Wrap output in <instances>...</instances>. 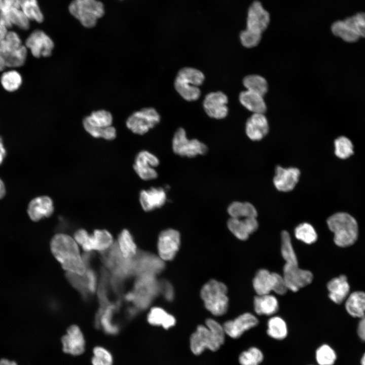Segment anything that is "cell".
I'll return each instance as SVG.
<instances>
[{
    "instance_id": "6da1fadb",
    "label": "cell",
    "mask_w": 365,
    "mask_h": 365,
    "mask_svg": "<svg viewBox=\"0 0 365 365\" xmlns=\"http://www.w3.org/2000/svg\"><path fill=\"white\" fill-rule=\"evenodd\" d=\"M50 249L53 256L67 272L84 275L87 266L74 237L65 233H57L51 240Z\"/></svg>"
},
{
    "instance_id": "7a4b0ae2",
    "label": "cell",
    "mask_w": 365,
    "mask_h": 365,
    "mask_svg": "<svg viewBox=\"0 0 365 365\" xmlns=\"http://www.w3.org/2000/svg\"><path fill=\"white\" fill-rule=\"evenodd\" d=\"M329 229L334 233L335 244L347 247L354 243L358 234L355 219L346 212H340L330 216L326 221Z\"/></svg>"
},
{
    "instance_id": "3957f363",
    "label": "cell",
    "mask_w": 365,
    "mask_h": 365,
    "mask_svg": "<svg viewBox=\"0 0 365 365\" xmlns=\"http://www.w3.org/2000/svg\"><path fill=\"white\" fill-rule=\"evenodd\" d=\"M205 80L204 74L198 69L186 67L180 69L174 80V88L186 100H197L201 95L199 86Z\"/></svg>"
},
{
    "instance_id": "277c9868",
    "label": "cell",
    "mask_w": 365,
    "mask_h": 365,
    "mask_svg": "<svg viewBox=\"0 0 365 365\" xmlns=\"http://www.w3.org/2000/svg\"><path fill=\"white\" fill-rule=\"evenodd\" d=\"M200 294L206 308L212 314L221 316L227 312L229 299L225 284L211 280L203 286Z\"/></svg>"
},
{
    "instance_id": "5b68a950",
    "label": "cell",
    "mask_w": 365,
    "mask_h": 365,
    "mask_svg": "<svg viewBox=\"0 0 365 365\" xmlns=\"http://www.w3.org/2000/svg\"><path fill=\"white\" fill-rule=\"evenodd\" d=\"M70 13L87 28L94 27L97 20L103 16L104 7L97 0H74L69 5Z\"/></svg>"
},
{
    "instance_id": "8992f818",
    "label": "cell",
    "mask_w": 365,
    "mask_h": 365,
    "mask_svg": "<svg viewBox=\"0 0 365 365\" xmlns=\"http://www.w3.org/2000/svg\"><path fill=\"white\" fill-rule=\"evenodd\" d=\"M252 285L258 295L269 294L271 291L281 295L288 289L283 276L264 269L257 272Z\"/></svg>"
},
{
    "instance_id": "52a82bcc",
    "label": "cell",
    "mask_w": 365,
    "mask_h": 365,
    "mask_svg": "<svg viewBox=\"0 0 365 365\" xmlns=\"http://www.w3.org/2000/svg\"><path fill=\"white\" fill-rule=\"evenodd\" d=\"M172 148L175 154L188 158L204 155L208 150L207 145L198 139H189L182 128H178L175 132L172 140Z\"/></svg>"
},
{
    "instance_id": "ba28073f",
    "label": "cell",
    "mask_w": 365,
    "mask_h": 365,
    "mask_svg": "<svg viewBox=\"0 0 365 365\" xmlns=\"http://www.w3.org/2000/svg\"><path fill=\"white\" fill-rule=\"evenodd\" d=\"M270 21L269 12L261 2L254 1L249 6L246 20V28L243 31L248 35L261 40L262 33L268 27Z\"/></svg>"
},
{
    "instance_id": "9c48e42d",
    "label": "cell",
    "mask_w": 365,
    "mask_h": 365,
    "mask_svg": "<svg viewBox=\"0 0 365 365\" xmlns=\"http://www.w3.org/2000/svg\"><path fill=\"white\" fill-rule=\"evenodd\" d=\"M160 119V115L154 108L145 107L131 115L126 124L133 133L143 135L157 125Z\"/></svg>"
},
{
    "instance_id": "30bf717a",
    "label": "cell",
    "mask_w": 365,
    "mask_h": 365,
    "mask_svg": "<svg viewBox=\"0 0 365 365\" xmlns=\"http://www.w3.org/2000/svg\"><path fill=\"white\" fill-rule=\"evenodd\" d=\"M222 345L206 325H198L190 337V349L196 355H200L206 349L215 351Z\"/></svg>"
},
{
    "instance_id": "8fae6325",
    "label": "cell",
    "mask_w": 365,
    "mask_h": 365,
    "mask_svg": "<svg viewBox=\"0 0 365 365\" xmlns=\"http://www.w3.org/2000/svg\"><path fill=\"white\" fill-rule=\"evenodd\" d=\"M159 163V160L156 155L147 150H142L135 158L133 168L141 179L151 180L157 177L158 173L155 168Z\"/></svg>"
},
{
    "instance_id": "7c38bea8",
    "label": "cell",
    "mask_w": 365,
    "mask_h": 365,
    "mask_svg": "<svg viewBox=\"0 0 365 365\" xmlns=\"http://www.w3.org/2000/svg\"><path fill=\"white\" fill-rule=\"evenodd\" d=\"M180 243V236L178 231L173 229H167L159 234L158 250L160 258L164 261L172 260L178 250Z\"/></svg>"
},
{
    "instance_id": "4fadbf2b",
    "label": "cell",
    "mask_w": 365,
    "mask_h": 365,
    "mask_svg": "<svg viewBox=\"0 0 365 365\" xmlns=\"http://www.w3.org/2000/svg\"><path fill=\"white\" fill-rule=\"evenodd\" d=\"M283 277L287 289L294 292L308 285L313 279L310 271L300 269L298 265L287 264L283 267Z\"/></svg>"
},
{
    "instance_id": "5bb4252c",
    "label": "cell",
    "mask_w": 365,
    "mask_h": 365,
    "mask_svg": "<svg viewBox=\"0 0 365 365\" xmlns=\"http://www.w3.org/2000/svg\"><path fill=\"white\" fill-rule=\"evenodd\" d=\"M54 46L52 39L41 30H35L32 32L25 41L26 47L36 58L50 56Z\"/></svg>"
},
{
    "instance_id": "9a60e30c",
    "label": "cell",
    "mask_w": 365,
    "mask_h": 365,
    "mask_svg": "<svg viewBox=\"0 0 365 365\" xmlns=\"http://www.w3.org/2000/svg\"><path fill=\"white\" fill-rule=\"evenodd\" d=\"M228 97L223 92H210L205 96L203 106L209 117L216 119H222L228 115Z\"/></svg>"
},
{
    "instance_id": "2e32d148",
    "label": "cell",
    "mask_w": 365,
    "mask_h": 365,
    "mask_svg": "<svg viewBox=\"0 0 365 365\" xmlns=\"http://www.w3.org/2000/svg\"><path fill=\"white\" fill-rule=\"evenodd\" d=\"M259 323L258 318L250 313L242 314L233 320L226 321L223 325L226 334L237 339L246 331L254 327Z\"/></svg>"
},
{
    "instance_id": "e0dca14e",
    "label": "cell",
    "mask_w": 365,
    "mask_h": 365,
    "mask_svg": "<svg viewBox=\"0 0 365 365\" xmlns=\"http://www.w3.org/2000/svg\"><path fill=\"white\" fill-rule=\"evenodd\" d=\"M300 173V170L297 168H283L280 166H277L273 178L274 185L279 191L284 192L291 191L298 183Z\"/></svg>"
},
{
    "instance_id": "ac0fdd59",
    "label": "cell",
    "mask_w": 365,
    "mask_h": 365,
    "mask_svg": "<svg viewBox=\"0 0 365 365\" xmlns=\"http://www.w3.org/2000/svg\"><path fill=\"white\" fill-rule=\"evenodd\" d=\"M64 352L74 355L81 354L85 350V340L84 335L76 325H72L67 329L66 334L61 339Z\"/></svg>"
},
{
    "instance_id": "d6986e66",
    "label": "cell",
    "mask_w": 365,
    "mask_h": 365,
    "mask_svg": "<svg viewBox=\"0 0 365 365\" xmlns=\"http://www.w3.org/2000/svg\"><path fill=\"white\" fill-rule=\"evenodd\" d=\"M113 243V238L110 232L104 229H96L92 234H88L81 246L86 252L92 250L103 252Z\"/></svg>"
},
{
    "instance_id": "ffe728a7",
    "label": "cell",
    "mask_w": 365,
    "mask_h": 365,
    "mask_svg": "<svg viewBox=\"0 0 365 365\" xmlns=\"http://www.w3.org/2000/svg\"><path fill=\"white\" fill-rule=\"evenodd\" d=\"M139 200L144 211H152L162 207L166 203V190L161 187H152L142 190L139 193Z\"/></svg>"
},
{
    "instance_id": "44dd1931",
    "label": "cell",
    "mask_w": 365,
    "mask_h": 365,
    "mask_svg": "<svg viewBox=\"0 0 365 365\" xmlns=\"http://www.w3.org/2000/svg\"><path fill=\"white\" fill-rule=\"evenodd\" d=\"M227 226L236 238L245 240L257 230L259 224L256 217L243 219L230 217L227 222Z\"/></svg>"
},
{
    "instance_id": "7402d4cb",
    "label": "cell",
    "mask_w": 365,
    "mask_h": 365,
    "mask_svg": "<svg viewBox=\"0 0 365 365\" xmlns=\"http://www.w3.org/2000/svg\"><path fill=\"white\" fill-rule=\"evenodd\" d=\"M54 210L52 199L49 196H42L33 199L29 202L27 212L32 221L37 222L43 217H50Z\"/></svg>"
},
{
    "instance_id": "603a6c76",
    "label": "cell",
    "mask_w": 365,
    "mask_h": 365,
    "mask_svg": "<svg viewBox=\"0 0 365 365\" xmlns=\"http://www.w3.org/2000/svg\"><path fill=\"white\" fill-rule=\"evenodd\" d=\"M268 131V122L263 114L254 113L246 122V134L252 140H260L267 135Z\"/></svg>"
},
{
    "instance_id": "cb8c5ba5",
    "label": "cell",
    "mask_w": 365,
    "mask_h": 365,
    "mask_svg": "<svg viewBox=\"0 0 365 365\" xmlns=\"http://www.w3.org/2000/svg\"><path fill=\"white\" fill-rule=\"evenodd\" d=\"M117 304H112L99 309L95 317V325L97 328H101L107 334L114 335L117 334L120 327L114 320V314L118 308Z\"/></svg>"
},
{
    "instance_id": "d4e9b609",
    "label": "cell",
    "mask_w": 365,
    "mask_h": 365,
    "mask_svg": "<svg viewBox=\"0 0 365 365\" xmlns=\"http://www.w3.org/2000/svg\"><path fill=\"white\" fill-rule=\"evenodd\" d=\"M328 296L336 304L341 303L347 296L350 287L346 276L341 275L328 282L327 285Z\"/></svg>"
},
{
    "instance_id": "484cf974",
    "label": "cell",
    "mask_w": 365,
    "mask_h": 365,
    "mask_svg": "<svg viewBox=\"0 0 365 365\" xmlns=\"http://www.w3.org/2000/svg\"><path fill=\"white\" fill-rule=\"evenodd\" d=\"M239 101L248 110L254 113L264 114L267 109L263 96L246 90L240 93Z\"/></svg>"
},
{
    "instance_id": "4316f807",
    "label": "cell",
    "mask_w": 365,
    "mask_h": 365,
    "mask_svg": "<svg viewBox=\"0 0 365 365\" xmlns=\"http://www.w3.org/2000/svg\"><path fill=\"white\" fill-rule=\"evenodd\" d=\"M254 309L258 315H271L278 309V302L275 297L269 294L258 295L253 301Z\"/></svg>"
},
{
    "instance_id": "83f0119b",
    "label": "cell",
    "mask_w": 365,
    "mask_h": 365,
    "mask_svg": "<svg viewBox=\"0 0 365 365\" xmlns=\"http://www.w3.org/2000/svg\"><path fill=\"white\" fill-rule=\"evenodd\" d=\"M147 320L148 322L154 326H161L165 329H168L175 324L173 316L160 307H154L149 312Z\"/></svg>"
},
{
    "instance_id": "f1b7e54d",
    "label": "cell",
    "mask_w": 365,
    "mask_h": 365,
    "mask_svg": "<svg viewBox=\"0 0 365 365\" xmlns=\"http://www.w3.org/2000/svg\"><path fill=\"white\" fill-rule=\"evenodd\" d=\"M345 307L348 313L353 317L362 318L365 316V293L355 291L347 299Z\"/></svg>"
},
{
    "instance_id": "f546056e",
    "label": "cell",
    "mask_w": 365,
    "mask_h": 365,
    "mask_svg": "<svg viewBox=\"0 0 365 365\" xmlns=\"http://www.w3.org/2000/svg\"><path fill=\"white\" fill-rule=\"evenodd\" d=\"M227 211L231 217L236 218L256 217L258 215L255 207L247 202H233L228 206Z\"/></svg>"
},
{
    "instance_id": "4dcf8cb0",
    "label": "cell",
    "mask_w": 365,
    "mask_h": 365,
    "mask_svg": "<svg viewBox=\"0 0 365 365\" xmlns=\"http://www.w3.org/2000/svg\"><path fill=\"white\" fill-rule=\"evenodd\" d=\"M116 243L125 259H132L136 255L137 247L131 234L128 230L124 229L121 232Z\"/></svg>"
},
{
    "instance_id": "1f68e13d",
    "label": "cell",
    "mask_w": 365,
    "mask_h": 365,
    "mask_svg": "<svg viewBox=\"0 0 365 365\" xmlns=\"http://www.w3.org/2000/svg\"><path fill=\"white\" fill-rule=\"evenodd\" d=\"M333 33L343 41L348 43H354L358 40L359 36L345 21V20H337L331 26Z\"/></svg>"
},
{
    "instance_id": "d6a6232c",
    "label": "cell",
    "mask_w": 365,
    "mask_h": 365,
    "mask_svg": "<svg viewBox=\"0 0 365 365\" xmlns=\"http://www.w3.org/2000/svg\"><path fill=\"white\" fill-rule=\"evenodd\" d=\"M267 334L276 340H283L287 335V327L285 321L279 316L271 317L268 321Z\"/></svg>"
},
{
    "instance_id": "836d02e7",
    "label": "cell",
    "mask_w": 365,
    "mask_h": 365,
    "mask_svg": "<svg viewBox=\"0 0 365 365\" xmlns=\"http://www.w3.org/2000/svg\"><path fill=\"white\" fill-rule=\"evenodd\" d=\"M83 122L92 127L104 128L112 126L113 117L107 111L99 110L93 112L89 116L85 117Z\"/></svg>"
},
{
    "instance_id": "e575fe53",
    "label": "cell",
    "mask_w": 365,
    "mask_h": 365,
    "mask_svg": "<svg viewBox=\"0 0 365 365\" xmlns=\"http://www.w3.org/2000/svg\"><path fill=\"white\" fill-rule=\"evenodd\" d=\"M243 83L247 90L264 96L268 90V84L266 79L257 75L245 77Z\"/></svg>"
},
{
    "instance_id": "d590c367",
    "label": "cell",
    "mask_w": 365,
    "mask_h": 365,
    "mask_svg": "<svg viewBox=\"0 0 365 365\" xmlns=\"http://www.w3.org/2000/svg\"><path fill=\"white\" fill-rule=\"evenodd\" d=\"M281 252L285 264L298 265V259L294 249L289 234L283 231L281 234Z\"/></svg>"
},
{
    "instance_id": "8d00e7d4",
    "label": "cell",
    "mask_w": 365,
    "mask_h": 365,
    "mask_svg": "<svg viewBox=\"0 0 365 365\" xmlns=\"http://www.w3.org/2000/svg\"><path fill=\"white\" fill-rule=\"evenodd\" d=\"M22 82L21 75L14 69L4 71L1 77L2 86L8 92H14L18 90L21 85Z\"/></svg>"
},
{
    "instance_id": "74e56055",
    "label": "cell",
    "mask_w": 365,
    "mask_h": 365,
    "mask_svg": "<svg viewBox=\"0 0 365 365\" xmlns=\"http://www.w3.org/2000/svg\"><path fill=\"white\" fill-rule=\"evenodd\" d=\"M20 9L30 20L41 23L44 15L39 6L37 0H21Z\"/></svg>"
},
{
    "instance_id": "f35d334b",
    "label": "cell",
    "mask_w": 365,
    "mask_h": 365,
    "mask_svg": "<svg viewBox=\"0 0 365 365\" xmlns=\"http://www.w3.org/2000/svg\"><path fill=\"white\" fill-rule=\"evenodd\" d=\"M25 46L3 55L7 67L15 68L23 65L27 57V50Z\"/></svg>"
},
{
    "instance_id": "ab89813d",
    "label": "cell",
    "mask_w": 365,
    "mask_h": 365,
    "mask_svg": "<svg viewBox=\"0 0 365 365\" xmlns=\"http://www.w3.org/2000/svg\"><path fill=\"white\" fill-rule=\"evenodd\" d=\"M294 233L297 239L308 244L314 243L317 239L315 229L308 223H303L297 226Z\"/></svg>"
},
{
    "instance_id": "60d3db41",
    "label": "cell",
    "mask_w": 365,
    "mask_h": 365,
    "mask_svg": "<svg viewBox=\"0 0 365 365\" xmlns=\"http://www.w3.org/2000/svg\"><path fill=\"white\" fill-rule=\"evenodd\" d=\"M335 154L342 159L348 158L353 154V145L351 141L345 136H340L334 141Z\"/></svg>"
},
{
    "instance_id": "b9f144b4",
    "label": "cell",
    "mask_w": 365,
    "mask_h": 365,
    "mask_svg": "<svg viewBox=\"0 0 365 365\" xmlns=\"http://www.w3.org/2000/svg\"><path fill=\"white\" fill-rule=\"evenodd\" d=\"M22 45L21 40L16 32L8 31L5 38L0 42V53L3 55L19 48Z\"/></svg>"
},
{
    "instance_id": "7bdbcfd3",
    "label": "cell",
    "mask_w": 365,
    "mask_h": 365,
    "mask_svg": "<svg viewBox=\"0 0 365 365\" xmlns=\"http://www.w3.org/2000/svg\"><path fill=\"white\" fill-rule=\"evenodd\" d=\"M263 357V353L259 349L252 347L240 354L239 362L241 365H259Z\"/></svg>"
},
{
    "instance_id": "ee69618b",
    "label": "cell",
    "mask_w": 365,
    "mask_h": 365,
    "mask_svg": "<svg viewBox=\"0 0 365 365\" xmlns=\"http://www.w3.org/2000/svg\"><path fill=\"white\" fill-rule=\"evenodd\" d=\"M83 125L85 130L95 138H102L111 140L116 137V130L112 126L104 128L95 127L84 122H83Z\"/></svg>"
},
{
    "instance_id": "f6af8a7d",
    "label": "cell",
    "mask_w": 365,
    "mask_h": 365,
    "mask_svg": "<svg viewBox=\"0 0 365 365\" xmlns=\"http://www.w3.org/2000/svg\"><path fill=\"white\" fill-rule=\"evenodd\" d=\"M66 277L72 286L80 293L83 298L87 299L89 298L90 293L89 291L87 280L84 275H80L67 272Z\"/></svg>"
},
{
    "instance_id": "bcb514c9",
    "label": "cell",
    "mask_w": 365,
    "mask_h": 365,
    "mask_svg": "<svg viewBox=\"0 0 365 365\" xmlns=\"http://www.w3.org/2000/svg\"><path fill=\"white\" fill-rule=\"evenodd\" d=\"M336 359L335 351L328 345H322L316 351V359L319 365H333Z\"/></svg>"
},
{
    "instance_id": "7dc6e473",
    "label": "cell",
    "mask_w": 365,
    "mask_h": 365,
    "mask_svg": "<svg viewBox=\"0 0 365 365\" xmlns=\"http://www.w3.org/2000/svg\"><path fill=\"white\" fill-rule=\"evenodd\" d=\"M344 20L359 38H365V12L357 13Z\"/></svg>"
},
{
    "instance_id": "c3c4849f",
    "label": "cell",
    "mask_w": 365,
    "mask_h": 365,
    "mask_svg": "<svg viewBox=\"0 0 365 365\" xmlns=\"http://www.w3.org/2000/svg\"><path fill=\"white\" fill-rule=\"evenodd\" d=\"M91 362L92 365H112L113 358L111 353L105 348L97 346L93 351Z\"/></svg>"
},
{
    "instance_id": "681fc988",
    "label": "cell",
    "mask_w": 365,
    "mask_h": 365,
    "mask_svg": "<svg viewBox=\"0 0 365 365\" xmlns=\"http://www.w3.org/2000/svg\"><path fill=\"white\" fill-rule=\"evenodd\" d=\"M205 324L214 337L223 345L225 342L226 334L223 325L211 318L207 319L206 320Z\"/></svg>"
},
{
    "instance_id": "f907efd6",
    "label": "cell",
    "mask_w": 365,
    "mask_h": 365,
    "mask_svg": "<svg viewBox=\"0 0 365 365\" xmlns=\"http://www.w3.org/2000/svg\"><path fill=\"white\" fill-rule=\"evenodd\" d=\"M84 275L87 280L89 292L90 294L94 293L97 287V276L95 272L92 269L87 268Z\"/></svg>"
},
{
    "instance_id": "816d5d0a",
    "label": "cell",
    "mask_w": 365,
    "mask_h": 365,
    "mask_svg": "<svg viewBox=\"0 0 365 365\" xmlns=\"http://www.w3.org/2000/svg\"><path fill=\"white\" fill-rule=\"evenodd\" d=\"M20 3L21 0H4L0 11L12 9H20Z\"/></svg>"
},
{
    "instance_id": "f5cc1de1",
    "label": "cell",
    "mask_w": 365,
    "mask_h": 365,
    "mask_svg": "<svg viewBox=\"0 0 365 365\" xmlns=\"http://www.w3.org/2000/svg\"><path fill=\"white\" fill-rule=\"evenodd\" d=\"M163 294L165 298L168 300H171L173 297V292L170 284L168 283H164L163 286Z\"/></svg>"
},
{
    "instance_id": "db71d44e",
    "label": "cell",
    "mask_w": 365,
    "mask_h": 365,
    "mask_svg": "<svg viewBox=\"0 0 365 365\" xmlns=\"http://www.w3.org/2000/svg\"><path fill=\"white\" fill-rule=\"evenodd\" d=\"M361 318L358 326V334L360 338L365 341V316Z\"/></svg>"
},
{
    "instance_id": "11a10c76",
    "label": "cell",
    "mask_w": 365,
    "mask_h": 365,
    "mask_svg": "<svg viewBox=\"0 0 365 365\" xmlns=\"http://www.w3.org/2000/svg\"><path fill=\"white\" fill-rule=\"evenodd\" d=\"M7 67L5 60L3 56L0 53V71H3Z\"/></svg>"
},
{
    "instance_id": "9f6ffc18",
    "label": "cell",
    "mask_w": 365,
    "mask_h": 365,
    "mask_svg": "<svg viewBox=\"0 0 365 365\" xmlns=\"http://www.w3.org/2000/svg\"><path fill=\"white\" fill-rule=\"evenodd\" d=\"M5 188L3 181L0 178V199L2 198L5 194Z\"/></svg>"
},
{
    "instance_id": "6f0895ef",
    "label": "cell",
    "mask_w": 365,
    "mask_h": 365,
    "mask_svg": "<svg viewBox=\"0 0 365 365\" xmlns=\"http://www.w3.org/2000/svg\"><path fill=\"white\" fill-rule=\"evenodd\" d=\"M0 365H17L16 363L12 361H10L7 359H2L0 360Z\"/></svg>"
},
{
    "instance_id": "680465c9",
    "label": "cell",
    "mask_w": 365,
    "mask_h": 365,
    "mask_svg": "<svg viewBox=\"0 0 365 365\" xmlns=\"http://www.w3.org/2000/svg\"><path fill=\"white\" fill-rule=\"evenodd\" d=\"M6 155V150H0V165L2 163Z\"/></svg>"
},
{
    "instance_id": "91938a15",
    "label": "cell",
    "mask_w": 365,
    "mask_h": 365,
    "mask_svg": "<svg viewBox=\"0 0 365 365\" xmlns=\"http://www.w3.org/2000/svg\"><path fill=\"white\" fill-rule=\"evenodd\" d=\"M0 150H6L3 143L2 137L0 136Z\"/></svg>"
},
{
    "instance_id": "94428289",
    "label": "cell",
    "mask_w": 365,
    "mask_h": 365,
    "mask_svg": "<svg viewBox=\"0 0 365 365\" xmlns=\"http://www.w3.org/2000/svg\"><path fill=\"white\" fill-rule=\"evenodd\" d=\"M361 364L365 365V354H364L361 359Z\"/></svg>"
},
{
    "instance_id": "6125c7cd",
    "label": "cell",
    "mask_w": 365,
    "mask_h": 365,
    "mask_svg": "<svg viewBox=\"0 0 365 365\" xmlns=\"http://www.w3.org/2000/svg\"><path fill=\"white\" fill-rule=\"evenodd\" d=\"M4 0H0V10L3 6Z\"/></svg>"
}]
</instances>
